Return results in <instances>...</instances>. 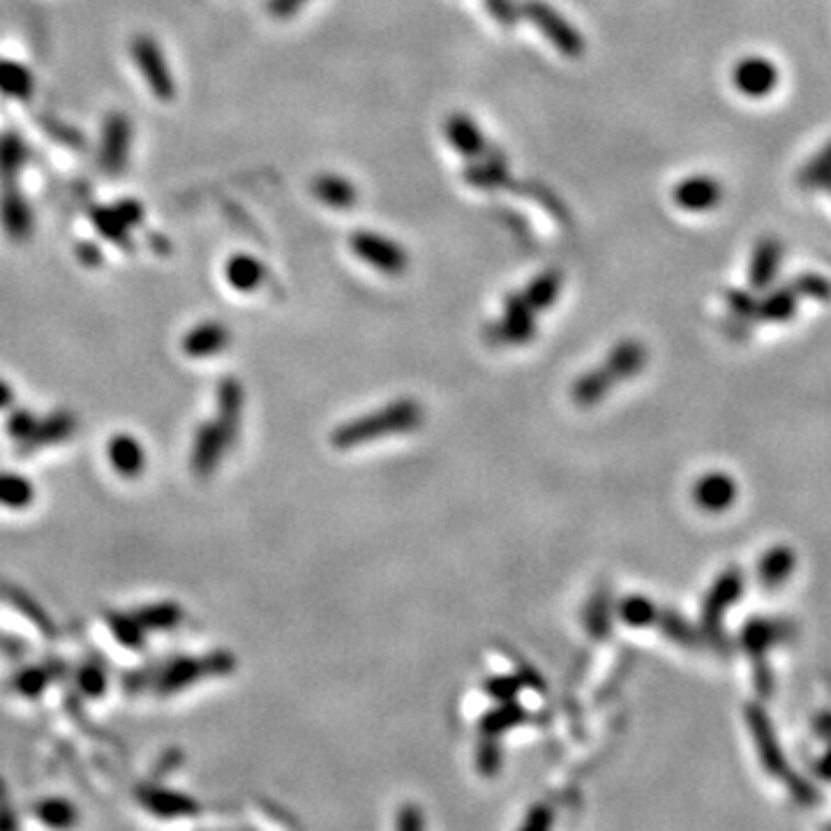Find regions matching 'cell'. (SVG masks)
Returning <instances> with one entry per match:
<instances>
[{
    "mask_svg": "<svg viewBox=\"0 0 831 831\" xmlns=\"http://www.w3.org/2000/svg\"><path fill=\"white\" fill-rule=\"evenodd\" d=\"M485 7L499 26L511 28L522 19L520 3H515V0H485Z\"/></svg>",
    "mask_w": 831,
    "mask_h": 831,
    "instance_id": "obj_38",
    "label": "cell"
},
{
    "mask_svg": "<svg viewBox=\"0 0 831 831\" xmlns=\"http://www.w3.org/2000/svg\"><path fill=\"white\" fill-rule=\"evenodd\" d=\"M95 224L104 236L114 238V241L123 238L125 229H127V222L123 220L121 213H118L116 208H114V211H97L95 213Z\"/></svg>",
    "mask_w": 831,
    "mask_h": 831,
    "instance_id": "obj_41",
    "label": "cell"
},
{
    "mask_svg": "<svg viewBox=\"0 0 831 831\" xmlns=\"http://www.w3.org/2000/svg\"><path fill=\"white\" fill-rule=\"evenodd\" d=\"M464 181L476 190H497L508 183V162L499 148H490L488 153L464 169Z\"/></svg>",
    "mask_w": 831,
    "mask_h": 831,
    "instance_id": "obj_15",
    "label": "cell"
},
{
    "mask_svg": "<svg viewBox=\"0 0 831 831\" xmlns=\"http://www.w3.org/2000/svg\"><path fill=\"white\" fill-rule=\"evenodd\" d=\"M35 428H37V418L26 409H17L10 416V421H7V430H10L12 439H17V441H26L28 437H31Z\"/></svg>",
    "mask_w": 831,
    "mask_h": 831,
    "instance_id": "obj_42",
    "label": "cell"
},
{
    "mask_svg": "<svg viewBox=\"0 0 831 831\" xmlns=\"http://www.w3.org/2000/svg\"><path fill=\"white\" fill-rule=\"evenodd\" d=\"M813 730H815V735H818V737L831 741V714H829V711H825V714H820L818 718H815Z\"/></svg>",
    "mask_w": 831,
    "mask_h": 831,
    "instance_id": "obj_45",
    "label": "cell"
},
{
    "mask_svg": "<svg viewBox=\"0 0 831 831\" xmlns=\"http://www.w3.org/2000/svg\"><path fill=\"white\" fill-rule=\"evenodd\" d=\"M746 723H748V730H751V735H753L755 748H758L762 767H765L774 778H781L783 783L788 781V778L795 774V771L788 767V760H785L783 748H781V744H778L774 725H771L767 711L762 709L760 705H748L746 707Z\"/></svg>",
    "mask_w": 831,
    "mask_h": 831,
    "instance_id": "obj_6",
    "label": "cell"
},
{
    "mask_svg": "<svg viewBox=\"0 0 831 831\" xmlns=\"http://www.w3.org/2000/svg\"><path fill=\"white\" fill-rule=\"evenodd\" d=\"M77 681L81 693L88 695V698H97V695L107 691V672L97 663H86L84 668L77 672Z\"/></svg>",
    "mask_w": 831,
    "mask_h": 831,
    "instance_id": "obj_37",
    "label": "cell"
},
{
    "mask_svg": "<svg viewBox=\"0 0 831 831\" xmlns=\"http://www.w3.org/2000/svg\"><path fill=\"white\" fill-rule=\"evenodd\" d=\"M107 455L111 467L125 478L139 476L146 467L144 448H141L139 439H134L132 434H116L114 439H109Z\"/></svg>",
    "mask_w": 831,
    "mask_h": 831,
    "instance_id": "obj_19",
    "label": "cell"
},
{
    "mask_svg": "<svg viewBox=\"0 0 831 831\" xmlns=\"http://www.w3.org/2000/svg\"><path fill=\"white\" fill-rule=\"evenodd\" d=\"M312 192L319 201H324V204L331 206V208H338V211L351 208L358 199V192H356L354 183H349L347 178L335 176V174L319 176L317 181L312 183Z\"/></svg>",
    "mask_w": 831,
    "mask_h": 831,
    "instance_id": "obj_24",
    "label": "cell"
},
{
    "mask_svg": "<svg viewBox=\"0 0 831 831\" xmlns=\"http://www.w3.org/2000/svg\"><path fill=\"white\" fill-rule=\"evenodd\" d=\"M303 3L305 0H273V12L280 14V17H289V14H294Z\"/></svg>",
    "mask_w": 831,
    "mask_h": 831,
    "instance_id": "obj_47",
    "label": "cell"
},
{
    "mask_svg": "<svg viewBox=\"0 0 831 831\" xmlns=\"http://www.w3.org/2000/svg\"><path fill=\"white\" fill-rule=\"evenodd\" d=\"M236 670V658L229 651H213L201 658H181L174 661L155 681L160 695H171L192 686L201 677H222Z\"/></svg>",
    "mask_w": 831,
    "mask_h": 831,
    "instance_id": "obj_4",
    "label": "cell"
},
{
    "mask_svg": "<svg viewBox=\"0 0 831 831\" xmlns=\"http://www.w3.org/2000/svg\"><path fill=\"white\" fill-rule=\"evenodd\" d=\"M266 268L250 254H236L227 264V280L238 291H254L264 282Z\"/></svg>",
    "mask_w": 831,
    "mask_h": 831,
    "instance_id": "obj_27",
    "label": "cell"
},
{
    "mask_svg": "<svg viewBox=\"0 0 831 831\" xmlns=\"http://www.w3.org/2000/svg\"><path fill=\"white\" fill-rule=\"evenodd\" d=\"M351 250L381 273L400 275L407 271L409 257L402 247L391 238L372 234V231H358L351 236Z\"/></svg>",
    "mask_w": 831,
    "mask_h": 831,
    "instance_id": "obj_7",
    "label": "cell"
},
{
    "mask_svg": "<svg viewBox=\"0 0 831 831\" xmlns=\"http://www.w3.org/2000/svg\"><path fill=\"white\" fill-rule=\"evenodd\" d=\"M797 308V296L792 294L790 289H783L778 291V294L769 296L767 301L758 303L755 301V319H762V321H788L792 317V312Z\"/></svg>",
    "mask_w": 831,
    "mask_h": 831,
    "instance_id": "obj_31",
    "label": "cell"
},
{
    "mask_svg": "<svg viewBox=\"0 0 831 831\" xmlns=\"http://www.w3.org/2000/svg\"><path fill=\"white\" fill-rule=\"evenodd\" d=\"M74 430H77V423H74L72 414H65V411L49 416L47 421H37V428L33 430L31 437L21 441V453H31L42 446L58 444V441L70 437Z\"/></svg>",
    "mask_w": 831,
    "mask_h": 831,
    "instance_id": "obj_23",
    "label": "cell"
},
{
    "mask_svg": "<svg viewBox=\"0 0 831 831\" xmlns=\"http://www.w3.org/2000/svg\"><path fill=\"white\" fill-rule=\"evenodd\" d=\"M35 815L49 827H70L77 822V808L65 799H44L35 806Z\"/></svg>",
    "mask_w": 831,
    "mask_h": 831,
    "instance_id": "obj_32",
    "label": "cell"
},
{
    "mask_svg": "<svg viewBox=\"0 0 831 831\" xmlns=\"http://www.w3.org/2000/svg\"><path fill=\"white\" fill-rule=\"evenodd\" d=\"M181 765V753H174V755H164V758L160 760V765H157V769H155V774L157 776H164V769H174V767H178Z\"/></svg>",
    "mask_w": 831,
    "mask_h": 831,
    "instance_id": "obj_48",
    "label": "cell"
},
{
    "mask_svg": "<svg viewBox=\"0 0 831 831\" xmlns=\"http://www.w3.org/2000/svg\"><path fill=\"white\" fill-rule=\"evenodd\" d=\"M12 684L21 695H26V698H37L49 684V672L44 668H26L17 672Z\"/></svg>",
    "mask_w": 831,
    "mask_h": 831,
    "instance_id": "obj_36",
    "label": "cell"
},
{
    "mask_svg": "<svg viewBox=\"0 0 831 831\" xmlns=\"http://www.w3.org/2000/svg\"><path fill=\"white\" fill-rule=\"evenodd\" d=\"M0 88L7 95L14 97H28L33 91V79L28 70L14 63H0Z\"/></svg>",
    "mask_w": 831,
    "mask_h": 831,
    "instance_id": "obj_34",
    "label": "cell"
},
{
    "mask_svg": "<svg viewBox=\"0 0 831 831\" xmlns=\"http://www.w3.org/2000/svg\"><path fill=\"white\" fill-rule=\"evenodd\" d=\"M741 591H744V575L737 568H730V571H725L716 580V585L707 594L705 605H702V626H705V631L714 642H718L725 612H728L730 605L739 601Z\"/></svg>",
    "mask_w": 831,
    "mask_h": 831,
    "instance_id": "obj_8",
    "label": "cell"
},
{
    "mask_svg": "<svg viewBox=\"0 0 831 831\" xmlns=\"http://www.w3.org/2000/svg\"><path fill=\"white\" fill-rule=\"evenodd\" d=\"M12 827H17V820H14V815H12L10 795H7L5 781L0 778V829H12Z\"/></svg>",
    "mask_w": 831,
    "mask_h": 831,
    "instance_id": "obj_44",
    "label": "cell"
},
{
    "mask_svg": "<svg viewBox=\"0 0 831 831\" xmlns=\"http://www.w3.org/2000/svg\"><path fill=\"white\" fill-rule=\"evenodd\" d=\"M35 490L26 476L0 474V504L10 508H26L33 504Z\"/></svg>",
    "mask_w": 831,
    "mask_h": 831,
    "instance_id": "obj_30",
    "label": "cell"
},
{
    "mask_svg": "<svg viewBox=\"0 0 831 831\" xmlns=\"http://www.w3.org/2000/svg\"><path fill=\"white\" fill-rule=\"evenodd\" d=\"M12 398H14V393H12L10 384H7V381L0 379V409L10 407V404H12Z\"/></svg>",
    "mask_w": 831,
    "mask_h": 831,
    "instance_id": "obj_49",
    "label": "cell"
},
{
    "mask_svg": "<svg viewBox=\"0 0 831 831\" xmlns=\"http://www.w3.org/2000/svg\"><path fill=\"white\" fill-rule=\"evenodd\" d=\"M672 199L688 213H707L721 204L723 185L711 176H688L677 183Z\"/></svg>",
    "mask_w": 831,
    "mask_h": 831,
    "instance_id": "obj_13",
    "label": "cell"
},
{
    "mask_svg": "<svg viewBox=\"0 0 831 831\" xmlns=\"http://www.w3.org/2000/svg\"><path fill=\"white\" fill-rule=\"evenodd\" d=\"M107 621H109V628H111V633L116 635V640L121 642V645H125L127 649H141V645H144V635H146V631L144 628H141V624L137 619H134V615L130 617V615H109L107 617Z\"/></svg>",
    "mask_w": 831,
    "mask_h": 831,
    "instance_id": "obj_33",
    "label": "cell"
},
{
    "mask_svg": "<svg viewBox=\"0 0 831 831\" xmlns=\"http://www.w3.org/2000/svg\"><path fill=\"white\" fill-rule=\"evenodd\" d=\"M825 187H827V190H831V181H829V183H827V185H825Z\"/></svg>",
    "mask_w": 831,
    "mask_h": 831,
    "instance_id": "obj_50",
    "label": "cell"
},
{
    "mask_svg": "<svg viewBox=\"0 0 831 831\" xmlns=\"http://www.w3.org/2000/svg\"><path fill=\"white\" fill-rule=\"evenodd\" d=\"M127 146H130V125L123 116H111L102 141V164L109 174H118L123 169Z\"/></svg>",
    "mask_w": 831,
    "mask_h": 831,
    "instance_id": "obj_22",
    "label": "cell"
},
{
    "mask_svg": "<svg viewBox=\"0 0 831 831\" xmlns=\"http://www.w3.org/2000/svg\"><path fill=\"white\" fill-rule=\"evenodd\" d=\"M234 444V439L229 437V432L222 428L220 421L201 425L197 432V439H194V451H192V471L197 478H208L213 474V469L220 462L222 453Z\"/></svg>",
    "mask_w": 831,
    "mask_h": 831,
    "instance_id": "obj_12",
    "label": "cell"
},
{
    "mask_svg": "<svg viewBox=\"0 0 831 831\" xmlns=\"http://www.w3.org/2000/svg\"><path fill=\"white\" fill-rule=\"evenodd\" d=\"M536 310L531 308L527 298L520 294H511L504 303V319L490 328V335L499 344H524L534 338L536 333Z\"/></svg>",
    "mask_w": 831,
    "mask_h": 831,
    "instance_id": "obj_9",
    "label": "cell"
},
{
    "mask_svg": "<svg viewBox=\"0 0 831 831\" xmlns=\"http://www.w3.org/2000/svg\"><path fill=\"white\" fill-rule=\"evenodd\" d=\"M561 284H564V277H561L557 268H548V271L536 275L534 280L527 284V289H524L522 294L529 301L531 308H534L536 312H541L557 301Z\"/></svg>",
    "mask_w": 831,
    "mask_h": 831,
    "instance_id": "obj_26",
    "label": "cell"
},
{
    "mask_svg": "<svg viewBox=\"0 0 831 831\" xmlns=\"http://www.w3.org/2000/svg\"><path fill=\"white\" fill-rule=\"evenodd\" d=\"M732 84L744 97L762 100L778 86V67L762 56H748L732 70Z\"/></svg>",
    "mask_w": 831,
    "mask_h": 831,
    "instance_id": "obj_11",
    "label": "cell"
},
{
    "mask_svg": "<svg viewBox=\"0 0 831 831\" xmlns=\"http://www.w3.org/2000/svg\"><path fill=\"white\" fill-rule=\"evenodd\" d=\"M831 181V144L801 171V183L806 187H825Z\"/></svg>",
    "mask_w": 831,
    "mask_h": 831,
    "instance_id": "obj_35",
    "label": "cell"
},
{
    "mask_svg": "<svg viewBox=\"0 0 831 831\" xmlns=\"http://www.w3.org/2000/svg\"><path fill=\"white\" fill-rule=\"evenodd\" d=\"M3 594H5L7 601L14 605V608H17L28 621H33V624L40 628V631L47 635V638H56L54 621L49 619L47 612L42 610V605L37 603L33 596H28L24 589H17V587H5Z\"/></svg>",
    "mask_w": 831,
    "mask_h": 831,
    "instance_id": "obj_29",
    "label": "cell"
},
{
    "mask_svg": "<svg viewBox=\"0 0 831 831\" xmlns=\"http://www.w3.org/2000/svg\"><path fill=\"white\" fill-rule=\"evenodd\" d=\"M217 400H220V423L222 428L229 432L231 439H236L238 423L243 416V388L234 379H224L217 391Z\"/></svg>",
    "mask_w": 831,
    "mask_h": 831,
    "instance_id": "obj_25",
    "label": "cell"
},
{
    "mask_svg": "<svg viewBox=\"0 0 831 831\" xmlns=\"http://www.w3.org/2000/svg\"><path fill=\"white\" fill-rule=\"evenodd\" d=\"M783 259V247L776 238H762V241L755 245L751 268H748V277H751V284L755 289H767L774 277L778 275V268H781Z\"/></svg>",
    "mask_w": 831,
    "mask_h": 831,
    "instance_id": "obj_21",
    "label": "cell"
},
{
    "mask_svg": "<svg viewBox=\"0 0 831 831\" xmlns=\"http://www.w3.org/2000/svg\"><path fill=\"white\" fill-rule=\"evenodd\" d=\"M446 137L451 141L455 151L469 157V160H478V157H483L492 148L488 141H485L483 132L478 130V125L471 121L467 114L448 116Z\"/></svg>",
    "mask_w": 831,
    "mask_h": 831,
    "instance_id": "obj_16",
    "label": "cell"
},
{
    "mask_svg": "<svg viewBox=\"0 0 831 831\" xmlns=\"http://www.w3.org/2000/svg\"><path fill=\"white\" fill-rule=\"evenodd\" d=\"M132 54L141 74H144V79L148 81V86L153 88V93L160 97V100H171L176 93V86L174 79H171L169 65L164 61L162 51L155 44V40L146 35H139L137 40L132 42Z\"/></svg>",
    "mask_w": 831,
    "mask_h": 831,
    "instance_id": "obj_10",
    "label": "cell"
},
{
    "mask_svg": "<svg viewBox=\"0 0 831 831\" xmlns=\"http://www.w3.org/2000/svg\"><path fill=\"white\" fill-rule=\"evenodd\" d=\"M139 799L148 811H153L160 818H185V815H197L199 804L192 797L181 795V792L164 790V788H146L139 790Z\"/></svg>",
    "mask_w": 831,
    "mask_h": 831,
    "instance_id": "obj_17",
    "label": "cell"
},
{
    "mask_svg": "<svg viewBox=\"0 0 831 831\" xmlns=\"http://www.w3.org/2000/svg\"><path fill=\"white\" fill-rule=\"evenodd\" d=\"M423 421V411L414 400H400L388 409H381L377 414L358 418V421L344 425L333 434V441L338 448L361 446L368 439H379L386 434H398L418 428Z\"/></svg>",
    "mask_w": 831,
    "mask_h": 831,
    "instance_id": "obj_1",
    "label": "cell"
},
{
    "mask_svg": "<svg viewBox=\"0 0 831 831\" xmlns=\"http://www.w3.org/2000/svg\"><path fill=\"white\" fill-rule=\"evenodd\" d=\"M813 771L820 778H825V781H831V746L827 748L825 753L820 755L818 762H815V765H813Z\"/></svg>",
    "mask_w": 831,
    "mask_h": 831,
    "instance_id": "obj_46",
    "label": "cell"
},
{
    "mask_svg": "<svg viewBox=\"0 0 831 831\" xmlns=\"http://www.w3.org/2000/svg\"><path fill=\"white\" fill-rule=\"evenodd\" d=\"M3 217H5L7 229L14 231V234H24V231L28 229V224H31V217H28L26 206L21 204L19 199H7L5 201Z\"/></svg>",
    "mask_w": 831,
    "mask_h": 831,
    "instance_id": "obj_40",
    "label": "cell"
},
{
    "mask_svg": "<svg viewBox=\"0 0 831 831\" xmlns=\"http://www.w3.org/2000/svg\"><path fill=\"white\" fill-rule=\"evenodd\" d=\"M621 617L633 626H645L656 619V610L645 598H631V601L621 605Z\"/></svg>",
    "mask_w": 831,
    "mask_h": 831,
    "instance_id": "obj_39",
    "label": "cell"
},
{
    "mask_svg": "<svg viewBox=\"0 0 831 831\" xmlns=\"http://www.w3.org/2000/svg\"><path fill=\"white\" fill-rule=\"evenodd\" d=\"M797 568V554L788 545H774L762 554L758 564V580L765 589H776L788 582L792 571Z\"/></svg>",
    "mask_w": 831,
    "mask_h": 831,
    "instance_id": "obj_18",
    "label": "cell"
},
{
    "mask_svg": "<svg viewBox=\"0 0 831 831\" xmlns=\"http://www.w3.org/2000/svg\"><path fill=\"white\" fill-rule=\"evenodd\" d=\"M647 361V351L640 342L624 340L610 351L608 361L594 372H587L578 384H575V400L580 404H594L610 391L621 379L633 377L642 370Z\"/></svg>",
    "mask_w": 831,
    "mask_h": 831,
    "instance_id": "obj_2",
    "label": "cell"
},
{
    "mask_svg": "<svg viewBox=\"0 0 831 831\" xmlns=\"http://www.w3.org/2000/svg\"><path fill=\"white\" fill-rule=\"evenodd\" d=\"M134 619L144 631H171L183 621V610L176 603H155L134 612Z\"/></svg>",
    "mask_w": 831,
    "mask_h": 831,
    "instance_id": "obj_28",
    "label": "cell"
},
{
    "mask_svg": "<svg viewBox=\"0 0 831 831\" xmlns=\"http://www.w3.org/2000/svg\"><path fill=\"white\" fill-rule=\"evenodd\" d=\"M693 499L707 513L728 511L737 499V483L723 471H711L695 483Z\"/></svg>",
    "mask_w": 831,
    "mask_h": 831,
    "instance_id": "obj_14",
    "label": "cell"
},
{
    "mask_svg": "<svg viewBox=\"0 0 831 831\" xmlns=\"http://www.w3.org/2000/svg\"><path fill=\"white\" fill-rule=\"evenodd\" d=\"M21 157H24V146L12 137L3 139V144H0V167L14 171L21 164Z\"/></svg>",
    "mask_w": 831,
    "mask_h": 831,
    "instance_id": "obj_43",
    "label": "cell"
},
{
    "mask_svg": "<svg viewBox=\"0 0 831 831\" xmlns=\"http://www.w3.org/2000/svg\"><path fill=\"white\" fill-rule=\"evenodd\" d=\"M520 10L522 17L529 19L566 58H580L585 54V37L548 0H524Z\"/></svg>",
    "mask_w": 831,
    "mask_h": 831,
    "instance_id": "obj_5",
    "label": "cell"
},
{
    "mask_svg": "<svg viewBox=\"0 0 831 831\" xmlns=\"http://www.w3.org/2000/svg\"><path fill=\"white\" fill-rule=\"evenodd\" d=\"M229 340L231 335L227 331V326L208 321V324H199L185 335L183 351L192 358H208L220 354L222 349H227Z\"/></svg>",
    "mask_w": 831,
    "mask_h": 831,
    "instance_id": "obj_20",
    "label": "cell"
},
{
    "mask_svg": "<svg viewBox=\"0 0 831 831\" xmlns=\"http://www.w3.org/2000/svg\"><path fill=\"white\" fill-rule=\"evenodd\" d=\"M792 626L781 619H751L741 633V645L748 651L755 670V686L762 695L771 693V670L767 668V651L788 640Z\"/></svg>",
    "mask_w": 831,
    "mask_h": 831,
    "instance_id": "obj_3",
    "label": "cell"
}]
</instances>
